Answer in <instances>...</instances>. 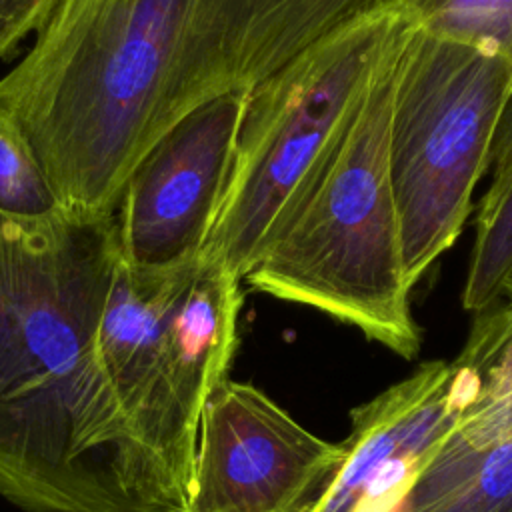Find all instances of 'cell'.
<instances>
[{
	"mask_svg": "<svg viewBox=\"0 0 512 512\" xmlns=\"http://www.w3.org/2000/svg\"><path fill=\"white\" fill-rule=\"evenodd\" d=\"M248 94H226L198 108L138 162L114 210V234L126 260L168 266L202 254L232 170Z\"/></svg>",
	"mask_w": 512,
	"mask_h": 512,
	"instance_id": "9c48e42d",
	"label": "cell"
},
{
	"mask_svg": "<svg viewBox=\"0 0 512 512\" xmlns=\"http://www.w3.org/2000/svg\"><path fill=\"white\" fill-rule=\"evenodd\" d=\"M58 0H0V60L32 38Z\"/></svg>",
	"mask_w": 512,
	"mask_h": 512,
	"instance_id": "9a60e30c",
	"label": "cell"
},
{
	"mask_svg": "<svg viewBox=\"0 0 512 512\" xmlns=\"http://www.w3.org/2000/svg\"><path fill=\"white\" fill-rule=\"evenodd\" d=\"M242 278L196 256L142 266L120 250L96 348L114 400L140 444L186 498L198 426L238 342Z\"/></svg>",
	"mask_w": 512,
	"mask_h": 512,
	"instance_id": "277c9868",
	"label": "cell"
},
{
	"mask_svg": "<svg viewBox=\"0 0 512 512\" xmlns=\"http://www.w3.org/2000/svg\"><path fill=\"white\" fill-rule=\"evenodd\" d=\"M468 338L482 354L480 390L420 472L456 466L512 434V300L478 312Z\"/></svg>",
	"mask_w": 512,
	"mask_h": 512,
	"instance_id": "30bf717a",
	"label": "cell"
},
{
	"mask_svg": "<svg viewBox=\"0 0 512 512\" xmlns=\"http://www.w3.org/2000/svg\"><path fill=\"white\" fill-rule=\"evenodd\" d=\"M408 26L404 8L358 20L248 94L202 256L244 280L294 214Z\"/></svg>",
	"mask_w": 512,
	"mask_h": 512,
	"instance_id": "5b68a950",
	"label": "cell"
},
{
	"mask_svg": "<svg viewBox=\"0 0 512 512\" xmlns=\"http://www.w3.org/2000/svg\"><path fill=\"white\" fill-rule=\"evenodd\" d=\"M406 0H58L0 76L60 208L114 216L138 162L178 122L252 92L346 26Z\"/></svg>",
	"mask_w": 512,
	"mask_h": 512,
	"instance_id": "6da1fadb",
	"label": "cell"
},
{
	"mask_svg": "<svg viewBox=\"0 0 512 512\" xmlns=\"http://www.w3.org/2000/svg\"><path fill=\"white\" fill-rule=\"evenodd\" d=\"M340 456V442L226 378L200 416L186 512H304Z\"/></svg>",
	"mask_w": 512,
	"mask_h": 512,
	"instance_id": "52a82bcc",
	"label": "cell"
},
{
	"mask_svg": "<svg viewBox=\"0 0 512 512\" xmlns=\"http://www.w3.org/2000/svg\"><path fill=\"white\" fill-rule=\"evenodd\" d=\"M406 32L294 214L242 282L278 300L316 308L412 360L422 338L410 310L414 286L404 268L388 166L396 62Z\"/></svg>",
	"mask_w": 512,
	"mask_h": 512,
	"instance_id": "3957f363",
	"label": "cell"
},
{
	"mask_svg": "<svg viewBox=\"0 0 512 512\" xmlns=\"http://www.w3.org/2000/svg\"><path fill=\"white\" fill-rule=\"evenodd\" d=\"M504 298L512 300V276L508 278V284H506V290H504Z\"/></svg>",
	"mask_w": 512,
	"mask_h": 512,
	"instance_id": "e0dca14e",
	"label": "cell"
},
{
	"mask_svg": "<svg viewBox=\"0 0 512 512\" xmlns=\"http://www.w3.org/2000/svg\"><path fill=\"white\" fill-rule=\"evenodd\" d=\"M474 226L462 306L478 314L504 298L512 276V158L492 170Z\"/></svg>",
	"mask_w": 512,
	"mask_h": 512,
	"instance_id": "7c38bea8",
	"label": "cell"
},
{
	"mask_svg": "<svg viewBox=\"0 0 512 512\" xmlns=\"http://www.w3.org/2000/svg\"><path fill=\"white\" fill-rule=\"evenodd\" d=\"M480 384L482 356L466 340L458 358L424 362L356 406L342 456L304 512H394Z\"/></svg>",
	"mask_w": 512,
	"mask_h": 512,
	"instance_id": "ba28073f",
	"label": "cell"
},
{
	"mask_svg": "<svg viewBox=\"0 0 512 512\" xmlns=\"http://www.w3.org/2000/svg\"><path fill=\"white\" fill-rule=\"evenodd\" d=\"M394 512H512V434L456 466L416 474Z\"/></svg>",
	"mask_w": 512,
	"mask_h": 512,
	"instance_id": "8fae6325",
	"label": "cell"
},
{
	"mask_svg": "<svg viewBox=\"0 0 512 512\" xmlns=\"http://www.w3.org/2000/svg\"><path fill=\"white\" fill-rule=\"evenodd\" d=\"M510 158H512V100L508 102L494 134V144L490 152V170L508 162Z\"/></svg>",
	"mask_w": 512,
	"mask_h": 512,
	"instance_id": "2e32d148",
	"label": "cell"
},
{
	"mask_svg": "<svg viewBox=\"0 0 512 512\" xmlns=\"http://www.w3.org/2000/svg\"><path fill=\"white\" fill-rule=\"evenodd\" d=\"M510 100L508 58L410 24L396 62L388 166L412 286L460 236Z\"/></svg>",
	"mask_w": 512,
	"mask_h": 512,
	"instance_id": "8992f818",
	"label": "cell"
},
{
	"mask_svg": "<svg viewBox=\"0 0 512 512\" xmlns=\"http://www.w3.org/2000/svg\"><path fill=\"white\" fill-rule=\"evenodd\" d=\"M58 208L60 202L30 142L18 124L0 110V212L42 216Z\"/></svg>",
	"mask_w": 512,
	"mask_h": 512,
	"instance_id": "5bb4252c",
	"label": "cell"
},
{
	"mask_svg": "<svg viewBox=\"0 0 512 512\" xmlns=\"http://www.w3.org/2000/svg\"><path fill=\"white\" fill-rule=\"evenodd\" d=\"M114 216L0 212V496L26 512H186L100 366Z\"/></svg>",
	"mask_w": 512,
	"mask_h": 512,
	"instance_id": "7a4b0ae2",
	"label": "cell"
},
{
	"mask_svg": "<svg viewBox=\"0 0 512 512\" xmlns=\"http://www.w3.org/2000/svg\"><path fill=\"white\" fill-rule=\"evenodd\" d=\"M404 14L432 36L486 48L512 62V0H406Z\"/></svg>",
	"mask_w": 512,
	"mask_h": 512,
	"instance_id": "4fadbf2b",
	"label": "cell"
}]
</instances>
